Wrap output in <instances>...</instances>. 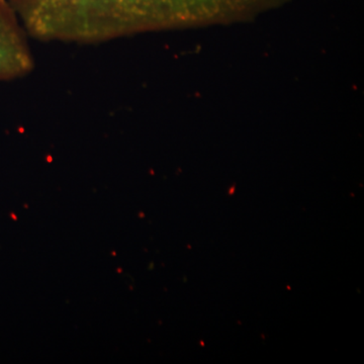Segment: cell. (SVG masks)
Wrapping results in <instances>:
<instances>
[{
  "instance_id": "obj_1",
  "label": "cell",
  "mask_w": 364,
  "mask_h": 364,
  "mask_svg": "<svg viewBox=\"0 0 364 364\" xmlns=\"http://www.w3.org/2000/svg\"><path fill=\"white\" fill-rule=\"evenodd\" d=\"M30 39L9 0H0V83L32 73L35 58Z\"/></svg>"
}]
</instances>
